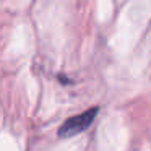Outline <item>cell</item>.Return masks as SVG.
<instances>
[{"instance_id":"obj_1","label":"cell","mask_w":151,"mask_h":151,"mask_svg":"<svg viewBox=\"0 0 151 151\" xmlns=\"http://www.w3.org/2000/svg\"><path fill=\"white\" fill-rule=\"evenodd\" d=\"M98 111H99L98 107L88 109V111L83 112V114H78V115H75V117L68 119L67 122H63V125L59 130V137L68 138V137H73V135H76V133L85 132L86 128L93 124V120L96 119Z\"/></svg>"}]
</instances>
